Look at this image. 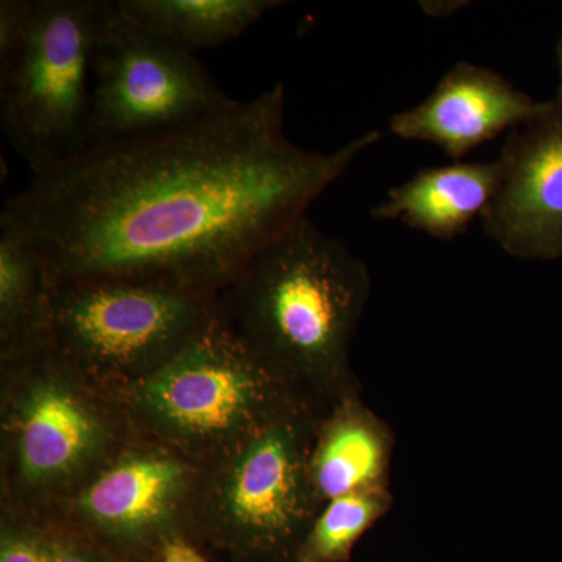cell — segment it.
Masks as SVG:
<instances>
[{
	"label": "cell",
	"instance_id": "6da1fadb",
	"mask_svg": "<svg viewBox=\"0 0 562 562\" xmlns=\"http://www.w3.org/2000/svg\"><path fill=\"white\" fill-rule=\"evenodd\" d=\"M281 83L181 127L95 144L33 177L0 228L21 236L52 281L120 279L217 297L305 216L382 135L333 151L284 133Z\"/></svg>",
	"mask_w": 562,
	"mask_h": 562
},
{
	"label": "cell",
	"instance_id": "7a4b0ae2",
	"mask_svg": "<svg viewBox=\"0 0 562 562\" xmlns=\"http://www.w3.org/2000/svg\"><path fill=\"white\" fill-rule=\"evenodd\" d=\"M371 292L368 265L305 214L262 247L216 302L251 350L295 391L330 408L360 392L350 347Z\"/></svg>",
	"mask_w": 562,
	"mask_h": 562
},
{
	"label": "cell",
	"instance_id": "3957f363",
	"mask_svg": "<svg viewBox=\"0 0 562 562\" xmlns=\"http://www.w3.org/2000/svg\"><path fill=\"white\" fill-rule=\"evenodd\" d=\"M135 435L46 344L0 360V509L47 516Z\"/></svg>",
	"mask_w": 562,
	"mask_h": 562
},
{
	"label": "cell",
	"instance_id": "277c9868",
	"mask_svg": "<svg viewBox=\"0 0 562 562\" xmlns=\"http://www.w3.org/2000/svg\"><path fill=\"white\" fill-rule=\"evenodd\" d=\"M297 397L305 395L247 346L220 308L171 361L111 395L136 435L203 468Z\"/></svg>",
	"mask_w": 562,
	"mask_h": 562
},
{
	"label": "cell",
	"instance_id": "5b68a950",
	"mask_svg": "<svg viewBox=\"0 0 562 562\" xmlns=\"http://www.w3.org/2000/svg\"><path fill=\"white\" fill-rule=\"evenodd\" d=\"M328 408L308 397L284 405L205 465L198 539L235 562H292L322 509L310 453Z\"/></svg>",
	"mask_w": 562,
	"mask_h": 562
},
{
	"label": "cell",
	"instance_id": "8992f818",
	"mask_svg": "<svg viewBox=\"0 0 562 562\" xmlns=\"http://www.w3.org/2000/svg\"><path fill=\"white\" fill-rule=\"evenodd\" d=\"M216 312V297L157 284L54 281L46 346L111 397L171 361Z\"/></svg>",
	"mask_w": 562,
	"mask_h": 562
},
{
	"label": "cell",
	"instance_id": "52a82bcc",
	"mask_svg": "<svg viewBox=\"0 0 562 562\" xmlns=\"http://www.w3.org/2000/svg\"><path fill=\"white\" fill-rule=\"evenodd\" d=\"M106 0H36L31 27L0 60V124L33 177L90 147L92 61Z\"/></svg>",
	"mask_w": 562,
	"mask_h": 562
},
{
	"label": "cell",
	"instance_id": "ba28073f",
	"mask_svg": "<svg viewBox=\"0 0 562 562\" xmlns=\"http://www.w3.org/2000/svg\"><path fill=\"white\" fill-rule=\"evenodd\" d=\"M205 468L135 435L47 516L120 562H161L173 541L198 543Z\"/></svg>",
	"mask_w": 562,
	"mask_h": 562
},
{
	"label": "cell",
	"instance_id": "9c48e42d",
	"mask_svg": "<svg viewBox=\"0 0 562 562\" xmlns=\"http://www.w3.org/2000/svg\"><path fill=\"white\" fill-rule=\"evenodd\" d=\"M235 102L192 52L133 24L106 0L92 61L90 147L192 124Z\"/></svg>",
	"mask_w": 562,
	"mask_h": 562
},
{
	"label": "cell",
	"instance_id": "30bf717a",
	"mask_svg": "<svg viewBox=\"0 0 562 562\" xmlns=\"http://www.w3.org/2000/svg\"><path fill=\"white\" fill-rule=\"evenodd\" d=\"M501 184L483 231L519 260L562 257V103L509 133L498 155Z\"/></svg>",
	"mask_w": 562,
	"mask_h": 562
},
{
	"label": "cell",
	"instance_id": "8fae6325",
	"mask_svg": "<svg viewBox=\"0 0 562 562\" xmlns=\"http://www.w3.org/2000/svg\"><path fill=\"white\" fill-rule=\"evenodd\" d=\"M538 102L494 70L461 61L439 80L431 94L395 114L391 132L402 139L438 146L453 160L505 131H514L542 113Z\"/></svg>",
	"mask_w": 562,
	"mask_h": 562
},
{
	"label": "cell",
	"instance_id": "7c38bea8",
	"mask_svg": "<svg viewBox=\"0 0 562 562\" xmlns=\"http://www.w3.org/2000/svg\"><path fill=\"white\" fill-rule=\"evenodd\" d=\"M394 447L390 425L362 402L360 392L333 403L310 453V479L321 505L350 492L390 486Z\"/></svg>",
	"mask_w": 562,
	"mask_h": 562
},
{
	"label": "cell",
	"instance_id": "4fadbf2b",
	"mask_svg": "<svg viewBox=\"0 0 562 562\" xmlns=\"http://www.w3.org/2000/svg\"><path fill=\"white\" fill-rule=\"evenodd\" d=\"M501 161L454 162L422 169L392 188L371 211L372 220L397 221L432 238L453 239L468 231L501 184Z\"/></svg>",
	"mask_w": 562,
	"mask_h": 562
},
{
	"label": "cell",
	"instance_id": "5bb4252c",
	"mask_svg": "<svg viewBox=\"0 0 562 562\" xmlns=\"http://www.w3.org/2000/svg\"><path fill=\"white\" fill-rule=\"evenodd\" d=\"M133 24L188 52L238 38L280 0H116Z\"/></svg>",
	"mask_w": 562,
	"mask_h": 562
},
{
	"label": "cell",
	"instance_id": "9a60e30c",
	"mask_svg": "<svg viewBox=\"0 0 562 562\" xmlns=\"http://www.w3.org/2000/svg\"><path fill=\"white\" fill-rule=\"evenodd\" d=\"M0 232V360H5L46 344L54 281L21 236Z\"/></svg>",
	"mask_w": 562,
	"mask_h": 562
},
{
	"label": "cell",
	"instance_id": "2e32d148",
	"mask_svg": "<svg viewBox=\"0 0 562 562\" xmlns=\"http://www.w3.org/2000/svg\"><path fill=\"white\" fill-rule=\"evenodd\" d=\"M390 486L350 492L322 506L292 562H347L355 546L391 512Z\"/></svg>",
	"mask_w": 562,
	"mask_h": 562
},
{
	"label": "cell",
	"instance_id": "e0dca14e",
	"mask_svg": "<svg viewBox=\"0 0 562 562\" xmlns=\"http://www.w3.org/2000/svg\"><path fill=\"white\" fill-rule=\"evenodd\" d=\"M54 520L0 509V562H52Z\"/></svg>",
	"mask_w": 562,
	"mask_h": 562
},
{
	"label": "cell",
	"instance_id": "ac0fdd59",
	"mask_svg": "<svg viewBox=\"0 0 562 562\" xmlns=\"http://www.w3.org/2000/svg\"><path fill=\"white\" fill-rule=\"evenodd\" d=\"M36 0H2L0 2V60H5L21 46L33 13Z\"/></svg>",
	"mask_w": 562,
	"mask_h": 562
},
{
	"label": "cell",
	"instance_id": "d6986e66",
	"mask_svg": "<svg viewBox=\"0 0 562 562\" xmlns=\"http://www.w3.org/2000/svg\"><path fill=\"white\" fill-rule=\"evenodd\" d=\"M54 527V560L52 562H120L99 549L95 543L68 530L55 520Z\"/></svg>",
	"mask_w": 562,
	"mask_h": 562
},
{
	"label": "cell",
	"instance_id": "ffe728a7",
	"mask_svg": "<svg viewBox=\"0 0 562 562\" xmlns=\"http://www.w3.org/2000/svg\"><path fill=\"white\" fill-rule=\"evenodd\" d=\"M161 562H209L199 550L198 543L179 539L173 541L162 554Z\"/></svg>",
	"mask_w": 562,
	"mask_h": 562
},
{
	"label": "cell",
	"instance_id": "44dd1931",
	"mask_svg": "<svg viewBox=\"0 0 562 562\" xmlns=\"http://www.w3.org/2000/svg\"><path fill=\"white\" fill-rule=\"evenodd\" d=\"M469 5V2H460V0H447V2H420V9L432 18H447L452 16L462 7Z\"/></svg>",
	"mask_w": 562,
	"mask_h": 562
},
{
	"label": "cell",
	"instance_id": "7402d4cb",
	"mask_svg": "<svg viewBox=\"0 0 562 562\" xmlns=\"http://www.w3.org/2000/svg\"><path fill=\"white\" fill-rule=\"evenodd\" d=\"M558 57H560V77H561V83H560V91H558V98L557 101H560L562 103V36L560 41V49H558Z\"/></svg>",
	"mask_w": 562,
	"mask_h": 562
}]
</instances>
